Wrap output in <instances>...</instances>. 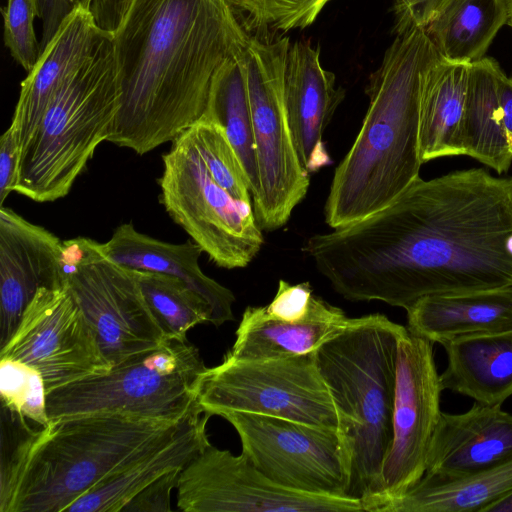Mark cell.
Here are the masks:
<instances>
[{"instance_id":"obj_42","label":"cell","mask_w":512,"mask_h":512,"mask_svg":"<svg viewBox=\"0 0 512 512\" xmlns=\"http://www.w3.org/2000/svg\"><path fill=\"white\" fill-rule=\"evenodd\" d=\"M482 512H512V491L485 507Z\"/></svg>"},{"instance_id":"obj_21","label":"cell","mask_w":512,"mask_h":512,"mask_svg":"<svg viewBox=\"0 0 512 512\" xmlns=\"http://www.w3.org/2000/svg\"><path fill=\"white\" fill-rule=\"evenodd\" d=\"M209 418L206 414L189 417L174 433L75 500L66 512H122L144 488L161 476L182 469L210 443L206 429Z\"/></svg>"},{"instance_id":"obj_10","label":"cell","mask_w":512,"mask_h":512,"mask_svg":"<svg viewBox=\"0 0 512 512\" xmlns=\"http://www.w3.org/2000/svg\"><path fill=\"white\" fill-rule=\"evenodd\" d=\"M201 413L245 412L338 429V416L316 352L265 360L223 358L195 387Z\"/></svg>"},{"instance_id":"obj_12","label":"cell","mask_w":512,"mask_h":512,"mask_svg":"<svg viewBox=\"0 0 512 512\" xmlns=\"http://www.w3.org/2000/svg\"><path fill=\"white\" fill-rule=\"evenodd\" d=\"M237 432L242 453L288 490L348 497L349 459L338 429L245 412L221 416Z\"/></svg>"},{"instance_id":"obj_9","label":"cell","mask_w":512,"mask_h":512,"mask_svg":"<svg viewBox=\"0 0 512 512\" xmlns=\"http://www.w3.org/2000/svg\"><path fill=\"white\" fill-rule=\"evenodd\" d=\"M160 201L168 215L219 267H246L264 243L251 205L212 178L189 129L163 155Z\"/></svg>"},{"instance_id":"obj_45","label":"cell","mask_w":512,"mask_h":512,"mask_svg":"<svg viewBox=\"0 0 512 512\" xmlns=\"http://www.w3.org/2000/svg\"><path fill=\"white\" fill-rule=\"evenodd\" d=\"M511 79H512V77H511Z\"/></svg>"},{"instance_id":"obj_22","label":"cell","mask_w":512,"mask_h":512,"mask_svg":"<svg viewBox=\"0 0 512 512\" xmlns=\"http://www.w3.org/2000/svg\"><path fill=\"white\" fill-rule=\"evenodd\" d=\"M352 318L321 298L310 315L299 321L269 316L263 306H248L236 330V339L224 357L265 360L314 353L350 324Z\"/></svg>"},{"instance_id":"obj_44","label":"cell","mask_w":512,"mask_h":512,"mask_svg":"<svg viewBox=\"0 0 512 512\" xmlns=\"http://www.w3.org/2000/svg\"><path fill=\"white\" fill-rule=\"evenodd\" d=\"M507 8H508V23L512 27V0H507Z\"/></svg>"},{"instance_id":"obj_32","label":"cell","mask_w":512,"mask_h":512,"mask_svg":"<svg viewBox=\"0 0 512 512\" xmlns=\"http://www.w3.org/2000/svg\"><path fill=\"white\" fill-rule=\"evenodd\" d=\"M0 395L8 413L37 426L49 422L45 383L37 369L0 357Z\"/></svg>"},{"instance_id":"obj_43","label":"cell","mask_w":512,"mask_h":512,"mask_svg":"<svg viewBox=\"0 0 512 512\" xmlns=\"http://www.w3.org/2000/svg\"><path fill=\"white\" fill-rule=\"evenodd\" d=\"M79 1L87 4L89 9H92V8L96 7L98 4H100L103 0H79Z\"/></svg>"},{"instance_id":"obj_38","label":"cell","mask_w":512,"mask_h":512,"mask_svg":"<svg viewBox=\"0 0 512 512\" xmlns=\"http://www.w3.org/2000/svg\"><path fill=\"white\" fill-rule=\"evenodd\" d=\"M20 158V146L10 127L0 138V207L14 191Z\"/></svg>"},{"instance_id":"obj_16","label":"cell","mask_w":512,"mask_h":512,"mask_svg":"<svg viewBox=\"0 0 512 512\" xmlns=\"http://www.w3.org/2000/svg\"><path fill=\"white\" fill-rule=\"evenodd\" d=\"M64 286L63 241L11 208L0 207V348L38 290Z\"/></svg>"},{"instance_id":"obj_11","label":"cell","mask_w":512,"mask_h":512,"mask_svg":"<svg viewBox=\"0 0 512 512\" xmlns=\"http://www.w3.org/2000/svg\"><path fill=\"white\" fill-rule=\"evenodd\" d=\"M66 286L91 325L111 367L167 339L141 291L135 270L118 265L85 237L63 241Z\"/></svg>"},{"instance_id":"obj_34","label":"cell","mask_w":512,"mask_h":512,"mask_svg":"<svg viewBox=\"0 0 512 512\" xmlns=\"http://www.w3.org/2000/svg\"><path fill=\"white\" fill-rule=\"evenodd\" d=\"M4 19V43L12 57L30 72L41 55L34 30L39 16L36 0H8L1 9Z\"/></svg>"},{"instance_id":"obj_35","label":"cell","mask_w":512,"mask_h":512,"mask_svg":"<svg viewBox=\"0 0 512 512\" xmlns=\"http://www.w3.org/2000/svg\"><path fill=\"white\" fill-rule=\"evenodd\" d=\"M317 298L313 294L309 282L290 284L285 280H280L274 298L263 308L273 318L299 321L310 315Z\"/></svg>"},{"instance_id":"obj_33","label":"cell","mask_w":512,"mask_h":512,"mask_svg":"<svg viewBox=\"0 0 512 512\" xmlns=\"http://www.w3.org/2000/svg\"><path fill=\"white\" fill-rule=\"evenodd\" d=\"M243 27L288 32L310 26L331 0H226Z\"/></svg>"},{"instance_id":"obj_40","label":"cell","mask_w":512,"mask_h":512,"mask_svg":"<svg viewBox=\"0 0 512 512\" xmlns=\"http://www.w3.org/2000/svg\"><path fill=\"white\" fill-rule=\"evenodd\" d=\"M132 0H103L96 7L90 9L96 24L104 31L111 34Z\"/></svg>"},{"instance_id":"obj_41","label":"cell","mask_w":512,"mask_h":512,"mask_svg":"<svg viewBox=\"0 0 512 512\" xmlns=\"http://www.w3.org/2000/svg\"><path fill=\"white\" fill-rule=\"evenodd\" d=\"M497 96L505 128L512 140V79L502 69L497 74Z\"/></svg>"},{"instance_id":"obj_14","label":"cell","mask_w":512,"mask_h":512,"mask_svg":"<svg viewBox=\"0 0 512 512\" xmlns=\"http://www.w3.org/2000/svg\"><path fill=\"white\" fill-rule=\"evenodd\" d=\"M0 357L37 369L46 392L111 368L67 286L38 290Z\"/></svg>"},{"instance_id":"obj_28","label":"cell","mask_w":512,"mask_h":512,"mask_svg":"<svg viewBox=\"0 0 512 512\" xmlns=\"http://www.w3.org/2000/svg\"><path fill=\"white\" fill-rule=\"evenodd\" d=\"M507 21V0H452L425 29L445 60L470 64Z\"/></svg>"},{"instance_id":"obj_31","label":"cell","mask_w":512,"mask_h":512,"mask_svg":"<svg viewBox=\"0 0 512 512\" xmlns=\"http://www.w3.org/2000/svg\"><path fill=\"white\" fill-rule=\"evenodd\" d=\"M212 178L235 200L251 205V191L242 163L225 130L201 117L189 128Z\"/></svg>"},{"instance_id":"obj_27","label":"cell","mask_w":512,"mask_h":512,"mask_svg":"<svg viewBox=\"0 0 512 512\" xmlns=\"http://www.w3.org/2000/svg\"><path fill=\"white\" fill-rule=\"evenodd\" d=\"M512 491V458L455 478L423 475L384 512H482Z\"/></svg>"},{"instance_id":"obj_13","label":"cell","mask_w":512,"mask_h":512,"mask_svg":"<svg viewBox=\"0 0 512 512\" xmlns=\"http://www.w3.org/2000/svg\"><path fill=\"white\" fill-rule=\"evenodd\" d=\"M177 507L184 512H356L351 497L310 494L283 488L239 456L209 443L180 471Z\"/></svg>"},{"instance_id":"obj_18","label":"cell","mask_w":512,"mask_h":512,"mask_svg":"<svg viewBox=\"0 0 512 512\" xmlns=\"http://www.w3.org/2000/svg\"><path fill=\"white\" fill-rule=\"evenodd\" d=\"M109 33L95 22L87 4L80 2L62 22L21 82V90L9 126L21 148L41 121L61 86L97 50Z\"/></svg>"},{"instance_id":"obj_2","label":"cell","mask_w":512,"mask_h":512,"mask_svg":"<svg viewBox=\"0 0 512 512\" xmlns=\"http://www.w3.org/2000/svg\"><path fill=\"white\" fill-rule=\"evenodd\" d=\"M110 35L120 106L107 141L138 155L202 117L216 72L250 37L226 0H132Z\"/></svg>"},{"instance_id":"obj_1","label":"cell","mask_w":512,"mask_h":512,"mask_svg":"<svg viewBox=\"0 0 512 512\" xmlns=\"http://www.w3.org/2000/svg\"><path fill=\"white\" fill-rule=\"evenodd\" d=\"M303 252L349 301L407 310L430 295L512 287V177H418L383 209L309 237Z\"/></svg>"},{"instance_id":"obj_19","label":"cell","mask_w":512,"mask_h":512,"mask_svg":"<svg viewBox=\"0 0 512 512\" xmlns=\"http://www.w3.org/2000/svg\"><path fill=\"white\" fill-rule=\"evenodd\" d=\"M512 458V414L475 402L463 413L441 412L426 457V476L455 478Z\"/></svg>"},{"instance_id":"obj_25","label":"cell","mask_w":512,"mask_h":512,"mask_svg":"<svg viewBox=\"0 0 512 512\" xmlns=\"http://www.w3.org/2000/svg\"><path fill=\"white\" fill-rule=\"evenodd\" d=\"M499 64L484 57L469 64L461 121L463 155L499 174L512 164V140L505 128L497 96Z\"/></svg>"},{"instance_id":"obj_24","label":"cell","mask_w":512,"mask_h":512,"mask_svg":"<svg viewBox=\"0 0 512 512\" xmlns=\"http://www.w3.org/2000/svg\"><path fill=\"white\" fill-rule=\"evenodd\" d=\"M447 364L443 390L485 405H501L512 396V329L458 337L442 344Z\"/></svg>"},{"instance_id":"obj_8","label":"cell","mask_w":512,"mask_h":512,"mask_svg":"<svg viewBox=\"0 0 512 512\" xmlns=\"http://www.w3.org/2000/svg\"><path fill=\"white\" fill-rule=\"evenodd\" d=\"M288 37L273 41L250 36L239 55L250 103L259 189L252 197L257 223L274 231L304 199L310 175L298 159L289 128L284 76Z\"/></svg>"},{"instance_id":"obj_26","label":"cell","mask_w":512,"mask_h":512,"mask_svg":"<svg viewBox=\"0 0 512 512\" xmlns=\"http://www.w3.org/2000/svg\"><path fill=\"white\" fill-rule=\"evenodd\" d=\"M469 64L443 57L427 71L421 91L419 149L422 163L463 155L461 121Z\"/></svg>"},{"instance_id":"obj_20","label":"cell","mask_w":512,"mask_h":512,"mask_svg":"<svg viewBox=\"0 0 512 512\" xmlns=\"http://www.w3.org/2000/svg\"><path fill=\"white\" fill-rule=\"evenodd\" d=\"M99 247L107 259L118 265L167 274L186 282L211 306L214 326L234 319V294L202 271L199 259L203 250L195 242H164L137 231L132 223H125L115 229L107 242L99 243Z\"/></svg>"},{"instance_id":"obj_37","label":"cell","mask_w":512,"mask_h":512,"mask_svg":"<svg viewBox=\"0 0 512 512\" xmlns=\"http://www.w3.org/2000/svg\"><path fill=\"white\" fill-rule=\"evenodd\" d=\"M181 469L173 470L144 488L133 497L122 512H167L171 511L170 496L176 488Z\"/></svg>"},{"instance_id":"obj_29","label":"cell","mask_w":512,"mask_h":512,"mask_svg":"<svg viewBox=\"0 0 512 512\" xmlns=\"http://www.w3.org/2000/svg\"><path fill=\"white\" fill-rule=\"evenodd\" d=\"M239 55L228 59L216 72L202 117L225 130L242 163L253 197L259 189L258 167L250 103Z\"/></svg>"},{"instance_id":"obj_7","label":"cell","mask_w":512,"mask_h":512,"mask_svg":"<svg viewBox=\"0 0 512 512\" xmlns=\"http://www.w3.org/2000/svg\"><path fill=\"white\" fill-rule=\"evenodd\" d=\"M206 366L187 340H166L159 347L131 356L109 371L47 392L50 419L123 413L180 423L201 413L195 394Z\"/></svg>"},{"instance_id":"obj_6","label":"cell","mask_w":512,"mask_h":512,"mask_svg":"<svg viewBox=\"0 0 512 512\" xmlns=\"http://www.w3.org/2000/svg\"><path fill=\"white\" fill-rule=\"evenodd\" d=\"M119 106L109 34L57 91L21 148L14 191L36 202L65 197L97 146L108 140Z\"/></svg>"},{"instance_id":"obj_30","label":"cell","mask_w":512,"mask_h":512,"mask_svg":"<svg viewBox=\"0 0 512 512\" xmlns=\"http://www.w3.org/2000/svg\"><path fill=\"white\" fill-rule=\"evenodd\" d=\"M144 298L167 340H187L188 331L212 322L209 303L178 277L135 270Z\"/></svg>"},{"instance_id":"obj_5","label":"cell","mask_w":512,"mask_h":512,"mask_svg":"<svg viewBox=\"0 0 512 512\" xmlns=\"http://www.w3.org/2000/svg\"><path fill=\"white\" fill-rule=\"evenodd\" d=\"M406 327L375 313L352 318L316 351L349 459L348 497L364 511L384 504L382 468L392 442L398 341Z\"/></svg>"},{"instance_id":"obj_23","label":"cell","mask_w":512,"mask_h":512,"mask_svg":"<svg viewBox=\"0 0 512 512\" xmlns=\"http://www.w3.org/2000/svg\"><path fill=\"white\" fill-rule=\"evenodd\" d=\"M407 329L430 342L512 329V287L430 295L407 310Z\"/></svg>"},{"instance_id":"obj_4","label":"cell","mask_w":512,"mask_h":512,"mask_svg":"<svg viewBox=\"0 0 512 512\" xmlns=\"http://www.w3.org/2000/svg\"><path fill=\"white\" fill-rule=\"evenodd\" d=\"M9 416L17 429L2 445L0 512H66L184 422L103 412L33 426Z\"/></svg>"},{"instance_id":"obj_17","label":"cell","mask_w":512,"mask_h":512,"mask_svg":"<svg viewBox=\"0 0 512 512\" xmlns=\"http://www.w3.org/2000/svg\"><path fill=\"white\" fill-rule=\"evenodd\" d=\"M345 91L320 61V49L309 41L291 42L287 51L284 99L292 141L310 175L332 162L323 135Z\"/></svg>"},{"instance_id":"obj_39","label":"cell","mask_w":512,"mask_h":512,"mask_svg":"<svg viewBox=\"0 0 512 512\" xmlns=\"http://www.w3.org/2000/svg\"><path fill=\"white\" fill-rule=\"evenodd\" d=\"M39 18L42 20L41 50L50 42L62 22L80 3L79 0H36Z\"/></svg>"},{"instance_id":"obj_3","label":"cell","mask_w":512,"mask_h":512,"mask_svg":"<svg viewBox=\"0 0 512 512\" xmlns=\"http://www.w3.org/2000/svg\"><path fill=\"white\" fill-rule=\"evenodd\" d=\"M442 56L425 28L397 34L370 76L361 129L336 167L324 206L333 229L389 205L419 176L420 99L424 77Z\"/></svg>"},{"instance_id":"obj_15","label":"cell","mask_w":512,"mask_h":512,"mask_svg":"<svg viewBox=\"0 0 512 512\" xmlns=\"http://www.w3.org/2000/svg\"><path fill=\"white\" fill-rule=\"evenodd\" d=\"M442 391L433 343L406 327L398 341L393 437L382 468L384 504L380 512L425 474L428 448L442 412Z\"/></svg>"},{"instance_id":"obj_36","label":"cell","mask_w":512,"mask_h":512,"mask_svg":"<svg viewBox=\"0 0 512 512\" xmlns=\"http://www.w3.org/2000/svg\"><path fill=\"white\" fill-rule=\"evenodd\" d=\"M452 0H395L397 34L414 27L426 28Z\"/></svg>"}]
</instances>
